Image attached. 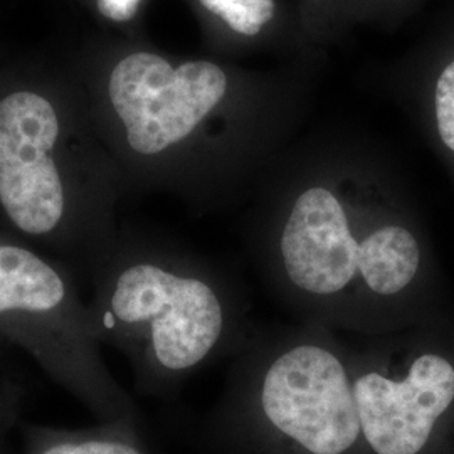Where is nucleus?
<instances>
[{
    "label": "nucleus",
    "instance_id": "obj_1",
    "mask_svg": "<svg viewBox=\"0 0 454 454\" xmlns=\"http://www.w3.org/2000/svg\"><path fill=\"white\" fill-rule=\"evenodd\" d=\"M246 247L296 322L373 337L454 309L427 229L394 200L357 202L309 184L254 227Z\"/></svg>",
    "mask_w": 454,
    "mask_h": 454
},
{
    "label": "nucleus",
    "instance_id": "obj_2",
    "mask_svg": "<svg viewBox=\"0 0 454 454\" xmlns=\"http://www.w3.org/2000/svg\"><path fill=\"white\" fill-rule=\"evenodd\" d=\"M90 276L95 337L129 360L144 394L176 392L232 357L254 328L243 286L180 244L118 234Z\"/></svg>",
    "mask_w": 454,
    "mask_h": 454
},
{
    "label": "nucleus",
    "instance_id": "obj_3",
    "mask_svg": "<svg viewBox=\"0 0 454 454\" xmlns=\"http://www.w3.org/2000/svg\"><path fill=\"white\" fill-rule=\"evenodd\" d=\"M217 422L279 453L364 454L348 337L296 320L254 325L231 357Z\"/></svg>",
    "mask_w": 454,
    "mask_h": 454
},
{
    "label": "nucleus",
    "instance_id": "obj_4",
    "mask_svg": "<svg viewBox=\"0 0 454 454\" xmlns=\"http://www.w3.org/2000/svg\"><path fill=\"white\" fill-rule=\"evenodd\" d=\"M0 335L29 354L99 422L135 427V404L101 356L69 268L2 231Z\"/></svg>",
    "mask_w": 454,
    "mask_h": 454
},
{
    "label": "nucleus",
    "instance_id": "obj_5",
    "mask_svg": "<svg viewBox=\"0 0 454 454\" xmlns=\"http://www.w3.org/2000/svg\"><path fill=\"white\" fill-rule=\"evenodd\" d=\"M364 454H429L454 426V309L404 330L350 337Z\"/></svg>",
    "mask_w": 454,
    "mask_h": 454
},
{
    "label": "nucleus",
    "instance_id": "obj_6",
    "mask_svg": "<svg viewBox=\"0 0 454 454\" xmlns=\"http://www.w3.org/2000/svg\"><path fill=\"white\" fill-rule=\"evenodd\" d=\"M61 135L46 98L20 91L0 101V214L17 238L90 275L120 232L73 195Z\"/></svg>",
    "mask_w": 454,
    "mask_h": 454
},
{
    "label": "nucleus",
    "instance_id": "obj_7",
    "mask_svg": "<svg viewBox=\"0 0 454 454\" xmlns=\"http://www.w3.org/2000/svg\"><path fill=\"white\" fill-rule=\"evenodd\" d=\"M226 90L219 66L194 61L176 69L152 52L120 61L108 86L125 145L142 160H159L187 144Z\"/></svg>",
    "mask_w": 454,
    "mask_h": 454
},
{
    "label": "nucleus",
    "instance_id": "obj_8",
    "mask_svg": "<svg viewBox=\"0 0 454 454\" xmlns=\"http://www.w3.org/2000/svg\"><path fill=\"white\" fill-rule=\"evenodd\" d=\"M26 454H145L135 429L116 422H99L88 429L31 427Z\"/></svg>",
    "mask_w": 454,
    "mask_h": 454
},
{
    "label": "nucleus",
    "instance_id": "obj_9",
    "mask_svg": "<svg viewBox=\"0 0 454 454\" xmlns=\"http://www.w3.org/2000/svg\"><path fill=\"white\" fill-rule=\"evenodd\" d=\"M431 133L454 172V52L439 66L429 93Z\"/></svg>",
    "mask_w": 454,
    "mask_h": 454
},
{
    "label": "nucleus",
    "instance_id": "obj_10",
    "mask_svg": "<svg viewBox=\"0 0 454 454\" xmlns=\"http://www.w3.org/2000/svg\"><path fill=\"white\" fill-rule=\"evenodd\" d=\"M200 4L227 26L244 35H256L275 16L273 0H200Z\"/></svg>",
    "mask_w": 454,
    "mask_h": 454
},
{
    "label": "nucleus",
    "instance_id": "obj_11",
    "mask_svg": "<svg viewBox=\"0 0 454 454\" xmlns=\"http://www.w3.org/2000/svg\"><path fill=\"white\" fill-rule=\"evenodd\" d=\"M24 390L12 379L0 380V429L7 424H16L22 409Z\"/></svg>",
    "mask_w": 454,
    "mask_h": 454
},
{
    "label": "nucleus",
    "instance_id": "obj_12",
    "mask_svg": "<svg viewBox=\"0 0 454 454\" xmlns=\"http://www.w3.org/2000/svg\"><path fill=\"white\" fill-rule=\"evenodd\" d=\"M142 0H98L99 12L114 22H127L137 14Z\"/></svg>",
    "mask_w": 454,
    "mask_h": 454
},
{
    "label": "nucleus",
    "instance_id": "obj_13",
    "mask_svg": "<svg viewBox=\"0 0 454 454\" xmlns=\"http://www.w3.org/2000/svg\"><path fill=\"white\" fill-rule=\"evenodd\" d=\"M12 427H14V424H7L0 429V454H5V439H7V434L12 431Z\"/></svg>",
    "mask_w": 454,
    "mask_h": 454
}]
</instances>
